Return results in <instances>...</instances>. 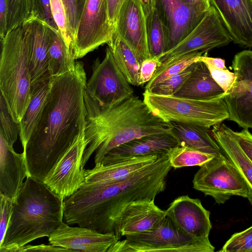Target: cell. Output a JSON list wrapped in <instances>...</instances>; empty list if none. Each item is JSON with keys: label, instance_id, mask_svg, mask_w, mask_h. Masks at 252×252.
<instances>
[{"label": "cell", "instance_id": "cell-21", "mask_svg": "<svg viewBox=\"0 0 252 252\" xmlns=\"http://www.w3.org/2000/svg\"><path fill=\"white\" fill-rule=\"evenodd\" d=\"M30 176L24 153H16L0 134V193L14 201Z\"/></svg>", "mask_w": 252, "mask_h": 252}, {"label": "cell", "instance_id": "cell-31", "mask_svg": "<svg viewBox=\"0 0 252 252\" xmlns=\"http://www.w3.org/2000/svg\"><path fill=\"white\" fill-rule=\"evenodd\" d=\"M146 35L151 57H158L166 51L165 30L156 9L146 16Z\"/></svg>", "mask_w": 252, "mask_h": 252}, {"label": "cell", "instance_id": "cell-33", "mask_svg": "<svg viewBox=\"0 0 252 252\" xmlns=\"http://www.w3.org/2000/svg\"><path fill=\"white\" fill-rule=\"evenodd\" d=\"M195 63L190 64L182 72L159 83L146 92L160 95H173L191 74L194 68Z\"/></svg>", "mask_w": 252, "mask_h": 252}, {"label": "cell", "instance_id": "cell-2", "mask_svg": "<svg viewBox=\"0 0 252 252\" xmlns=\"http://www.w3.org/2000/svg\"><path fill=\"white\" fill-rule=\"evenodd\" d=\"M168 154L116 182L87 184L63 201V218L68 224L101 233H114L116 223L131 202L155 199L165 189L171 169Z\"/></svg>", "mask_w": 252, "mask_h": 252}, {"label": "cell", "instance_id": "cell-35", "mask_svg": "<svg viewBox=\"0 0 252 252\" xmlns=\"http://www.w3.org/2000/svg\"><path fill=\"white\" fill-rule=\"evenodd\" d=\"M0 134L10 146H13L19 135L18 123L13 120L5 100L0 94Z\"/></svg>", "mask_w": 252, "mask_h": 252}, {"label": "cell", "instance_id": "cell-43", "mask_svg": "<svg viewBox=\"0 0 252 252\" xmlns=\"http://www.w3.org/2000/svg\"><path fill=\"white\" fill-rule=\"evenodd\" d=\"M233 136L246 156L252 162V134L248 128L241 131H232Z\"/></svg>", "mask_w": 252, "mask_h": 252}, {"label": "cell", "instance_id": "cell-18", "mask_svg": "<svg viewBox=\"0 0 252 252\" xmlns=\"http://www.w3.org/2000/svg\"><path fill=\"white\" fill-rule=\"evenodd\" d=\"M236 44L252 47V0H210Z\"/></svg>", "mask_w": 252, "mask_h": 252}, {"label": "cell", "instance_id": "cell-29", "mask_svg": "<svg viewBox=\"0 0 252 252\" xmlns=\"http://www.w3.org/2000/svg\"><path fill=\"white\" fill-rule=\"evenodd\" d=\"M108 45L115 62L129 83L140 86L141 63L131 47L115 31Z\"/></svg>", "mask_w": 252, "mask_h": 252}, {"label": "cell", "instance_id": "cell-7", "mask_svg": "<svg viewBox=\"0 0 252 252\" xmlns=\"http://www.w3.org/2000/svg\"><path fill=\"white\" fill-rule=\"evenodd\" d=\"M143 96L151 111L167 123L192 124L210 128L229 118L223 99L199 100L146 92Z\"/></svg>", "mask_w": 252, "mask_h": 252}, {"label": "cell", "instance_id": "cell-24", "mask_svg": "<svg viewBox=\"0 0 252 252\" xmlns=\"http://www.w3.org/2000/svg\"><path fill=\"white\" fill-rule=\"evenodd\" d=\"M212 127L214 138L245 180L248 188L247 198L252 205V162L238 144L230 128L221 123Z\"/></svg>", "mask_w": 252, "mask_h": 252}, {"label": "cell", "instance_id": "cell-37", "mask_svg": "<svg viewBox=\"0 0 252 252\" xmlns=\"http://www.w3.org/2000/svg\"><path fill=\"white\" fill-rule=\"evenodd\" d=\"M219 252H252V226L233 234Z\"/></svg>", "mask_w": 252, "mask_h": 252}, {"label": "cell", "instance_id": "cell-26", "mask_svg": "<svg viewBox=\"0 0 252 252\" xmlns=\"http://www.w3.org/2000/svg\"><path fill=\"white\" fill-rule=\"evenodd\" d=\"M170 123L172 126L171 132L179 146L211 154L216 157L223 154L210 128L192 124Z\"/></svg>", "mask_w": 252, "mask_h": 252}, {"label": "cell", "instance_id": "cell-6", "mask_svg": "<svg viewBox=\"0 0 252 252\" xmlns=\"http://www.w3.org/2000/svg\"><path fill=\"white\" fill-rule=\"evenodd\" d=\"M125 237L106 252H213L215 249L209 238H196L185 233L167 216L150 230Z\"/></svg>", "mask_w": 252, "mask_h": 252}, {"label": "cell", "instance_id": "cell-23", "mask_svg": "<svg viewBox=\"0 0 252 252\" xmlns=\"http://www.w3.org/2000/svg\"><path fill=\"white\" fill-rule=\"evenodd\" d=\"M225 95L224 91L212 77L206 64L199 60L189 77L173 95L199 100H214L223 99Z\"/></svg>", "mask_w": 252, "mask_h": 252}, {"label": "cell", "instance_id": "cell-15", "mask_svg": "<svg viewBox=\"0 0 252 252\" xmlns=\"http://www.w3.org/2000/svg\"><path fill=\"white\" fill-rule=\"evenodd\" d=\"M115 31L132 49L139 62L151 58L147 35L146 16L139 0H126L115 24Z\"/></svg>", "mask_w": 252, "mask_h": 252}, {"label": "cell", "instance_id": "cell-9", "mask_svg": "<svg viewBox=\"0 0 252 252\" xmlns=\"http://www.w3.org/2000/svg\"><path fill=\"white\" fill-rule=\"evenodd\" d=\"M92 69L85 92L99 107L112 106L133 95V90L115 62L109 47L102 62L99 58L94 61Z\"/></svg>", "mask_w": 252, "mask_h": 252}, {"label": "cell", "instance_id": "cell-36", "mask_svg": "<svg viewBox=\"0 0 252 252\" xmlns=\"http://www.w3.org/2000/svg\"><path fill=\"white\" fill-rule=\"evenodd\" d=\"M7 33L28 18L31 11V0H7Z\"/></svg>", "mask_w": 252, "mask_h": 252}, {"label": "cell", "instance_id": "cell-30", "mask_svg": "<svg viewBox=\"0 0 252 252\" xmlns=\"http://www.w3.org/2000/svg\"><path fill=\"white\" fill-rule=\"evenodd\" d=\"M204 53L206 52L195 51L189 53L162 64L146 85L145 92L149 91L159 83L182 72L192 63L198 61L199 57Z\"/></svg>", "mask_w": 252, "mask_h": 252}, {"label": "cell", "instance_id": "cell-25", "mask_svg": "<svg viewBox=\"0 0 252 252\" xmlns=\"http://www.w3.org/2000/svg\"><path fill=\"white\" fill-rule=\"evenodd\" d=\"M161 155L135 157L112 164L97 163L92 169L85 170V183H107L119 182L155 162Z\"/></svg>", "mask_w": 252, "mask_h": 252}, {"label": "cell", "instance_id": "cell-8", "mask_svg": "<svg viewBox=\"0 0 252 252\" xmlns=\"http://www.w3.org/2000/svg\"><path fill=\"white\" fill-rule=\"evenodd\" d=\"M200 167L192 180L195 189L212 196L218 204H224L232 196L247 198L248 188L245 180L224 154Z\"/></svg>", "mask_w": 252, "mask_h": 252}, {"label": "cell", "instance_id": "cell-46", "mask_svg": "<svg viewBox=\"0 0 252 252\" xmlns=\"http://www.w3.org/2000/svg\"><path fill=\"white\" fill-rule=\"evenodd\" d=\"M8 7L7 0H0V39L7 33Z\"/></svg>", "mask_w": 252, "mask_h": 252}, {"label": "cell", "instance_id": "cell-19", "mask_svg": "<svg viewBox=\"0 0 252 252\" xmlns=\"http://www.w3.org/2000/svg\"><path fill=\"white\" fill-rule=\"evenodd\" d=\"M178 146L171 132L147 135L111 150L104 156L101 163L107 165L135 157L168 154L171 149Z\"/></svg>", "mask_w": 252, "mask_h": 252}, {"label": "cell", "instance_id": "cell-22", "mask_svg": "<svg viewBox=\"0 0 252 252\" xmlns=\"http://www.w3.org/2000/svg\"><path fill=\"white\" fill-rule=\"evenodd\" d=\"M26 20L30 29L29 69L32 84L52 78L48 61V35L46 23L44 21L32 15Z\"/></svg>", "mask_w": 252, "mask_h": 252}, {"label": "cell", "instance_id": "cell-13", "mask_svg": "<svg viewBox=\"0 0 252 252\" xmlns=\"http://www.w3.org/2000/svg\"><path fill=\"white\" fill-rule=\"evenodd\" d=\"M88 145L85 131L56 162L43 182L54 193L65 199L76 192L85 181L82 162Z\"/></svg>", "mask_w": 252, "mask_h": 252}, {"label": "cell", "instance_id": "cell-34", "mask_svg": "<svg viewBox=\"0 0 252 252\" xmlns=\"http://www.w3.org/2000/svg\"><path fill=\"white\" fill-rule=\"evenodd\" d=\"M50 4L54 21L72 54L74 36L69 23L63 2L62 0H50Z\"/></svg>", "mask_w": 252, "mask_h": 252}, {"label": "cell", "instance_id": "cell-11", "mask_svg": "<svg viewBox=\"0 0 252 252\" xmlns=\"http://www.w3.org/2000/svg\"><path fill=\"white\" fill-rule=\"evenodd\" d=\"M232 67L235 79L223 98L228 119L243 128H252V50L236 54Z\"/></svg>", "mask_w": 252, "mask_h": 252}, {"label": "cell", "instance_id": "cell-50", "mask_svg": "<svg viewBox=\"0 0 252 252\" xmlns=\"http://www.w3.org/2000/svg\"><path fill=\"white\" fill-rule=\"evenodd\" d=\"M63 2L64 1V0H62Z\"/></svg>", "mask_w": 252, "mask_h": 252}, {"label": "cell", "instance_id": "cell-28", "mask_svg": "<svg viewBox=\"0 0 252 252\" xmlns=\"http://www.w3.org/2000/svg\"><path fill=\"white\" fill-rule=\"evenodd\" d=\"M48 35V61L52 78L72 70L76 62L71 51L59 31L46 24Z\"/></svg>", "mask_w": 252, "mask_h": 252}, {"label": "cell", "instance_id": "cell-47", "mask_svg": "<svg viewBox=\"0 0 252 252\" xmlns=\"http://www.w3.org/2000/svg\"><path fill=\"white\" fill-rule=\"evenodd\" d=\"M207 53L199 57V60L203 62L206 64H209L220 69H227L225 65V61L220 58H214L208 57Z\"/></svg>", "mask_w": 252, "mask_h": 252}, {"label": "cell", "instance_id": "cell-39", "mask_svg": "<svg viewBox=\"0 0 252 252\" xmlns=\"http://www.w3.org/2000/svg\"><path fill=\"white\" fill-rule=\"evenodd\" d=\"M86 0H64V4L67 17L74 36Z\"/></svg>", "mask_w": 252, "mask_h": 252}, {"label": "cell", "instance_id": "cell-14", "mask_svg": "<svg viewBox=\"0 0 252 252\" xmlns=\"http://www.w3.org/2000/svg\"><path fill=\"white\" fill-rule=\"evenodd\" d=\"M155 8L166 34L165 52L187 36L208 10L187 4L182 0H155Z\"/></svg>", "mask_w": 252, "mask_h": 252}, {"label": "cell", "instance_id": "cell-20", "mask_svg": "<svg viewBox=\"0 0 252 252\" xmlns=\"http://www.w3.org/2000/svg\"><path fill=\"white\" fill-rule=\"evenodd\" d=\"M165 216V210L155 204V199L133 201L123 211L116 223L114 233L117 240L150 230Z\"/></svg>", "mask_w": 252, "mask_h": 252}, {"label": "cell", "instance_id": "cell-38", "mask_svg": "<svg viewBox=\"0 0 252 252\" xmlns=\"http://www.w3.org/2000/svg\"><path fill=\"white\" fill-rule=\"evenodd\" d=\"M30 15L40 19L59 31L52 15L50 0H31Z\"/></svg>", "mask_w": 252, "mask_h": 252}, {"label": "cell", "instance_id": "cell-12", "mask_svg": "<svg viewBox=\"0 0 252 252\" xmlns=\"http://www.w3.org/2000/svg\"><path fill=\"white\" fill-rule=\"evenodd\" d=\"M232 39L215 8L211 5L197 26L182 41L159 57L162 64L184 54L195 51L207 52L225 46Z\"/></svg>", "mask_w": 252, "mask_h": 252}, {"label": "cell", "instance_id": "cell-10", "mask_svg": "<svg viewBox=\"0 0 252 252\" xmlns=\"http://www.w3.org/2000/svg\"><path fill=\"white\" fill-rule=\"evenodd\" d=\"M114 31L109 21L106 0H86L75 34L74 58H81L108 44Z\"/></svg>", "mask_w": 252, "mask_h": 252}, {"label": "cell", "instance_id": "cell-5", "mask_svg": "<svg viewBox=\"0 0 252 252\" xmlns=\"http://www.w3.org/2000/svg\"><path fill=\"white\" fill-rule=\"evenodd\" d=\"M0 40V94L13 120L19 123L31 99L29 22L25 20Z\"/></svg>", "mask_w": 252, "mask_h": 252}, {"label": "cell", "instance_id": "cell-40", "mask_svg": "<svg viewBox=\"0 0 252 252\" xmlns=\"http://www.w3.org/2000/svg\"><path fill=\"white\" fill-rule=\"evenodd\" d=\"M0 245L4 239L12 216L13 200L11 198L0 193Z\"/></svg>", "mask_w": 252, "mask_h": 252}, {"label": "cell", "instance_id": "cell-4", "mask_svg": "<svg viewBox=\"0 0 252 252\" xmlns=\"http://www.w3.org/2000/svg\"><path fill=\"white\" fill-rule=\"evenodd\" d=\"M63 201L43 182L27 177L13 201L0 252H15L37 239L49 237L63 221Z\"/></svg>", "mask_w": 252, "mask_h": 252}, {"label": "cell", "instance_id": "cell-41", "mask_svg": "<svg viewBox=\"0 0 252 252\" xmlns=\"http://www.w3.org/2000/svg\"><path fill=\"white\" fill-rule=\"evenodd\" d=\"M206 65L214 80L226 94L234 82L235 79L234 73L227 69H220L209 64H206Z\"/></svg>", "mask_w": 252, "mask_h": 252}, {"label": "cell", "instance_id": "cell-27", "mask_svg": "<svg viewBox=\"0 0 252 252\" xmlns=\"http://www.w3.org/2000/svg\"><path fill=\"white\" fill-rule=\"evenodd\" d=\"M52 78L36 81L32 84L31 99L25 114L18 123L19 136L25 150L29 139L42 112L50 92Z\"/></svg>", "mask_w": 252, "mask_h": 252}, {"label": "cell", "instance_id": "cell-42", "mask_svg": "<svg viewBox=\"0 0 252 252\" xmlns=\"http://www.w3.org/2000/svg\"><path fill=\"white\" fill-rule=\"evenodd\" d=\"M161 65V63L158 57H151L144 60L141 63L139 85L148 83Z\"/></svg>", "mask_w": 252, "mask_h": 252}, {"label": "cell", "instance_id": "cell-1", "mask_svg": "<svg viewBox=\"0 0 252 252\" xmlns=\"http://www.w3.org/2000/svg\"><path fill=\"white\" fill-rule=\"evenodd\" d=\"M87 83L83 63L53 77L39 121L23 151L30 176L43 182L49 172L85 131Z\"/></svg>", "mask_w": 252, "mask_h": 252}, {"label": "cell", "instance_id": "cell-45", "mask_svg": "<svg viewBox=\"0 0 252 252\" xmlns=\"http://www.w3.org/2000/svg\"><path fill=\"white\" fill-rule=\"evenodd\" d=\"M126 0H106L110 22L115 28L119 11Z\"/></svg>", "mask_w": 252, "mask_h": 252}, {"label": "cell", "instance_id": "cell-44", "mask_svg": "<svg viewBox=\"0 0 252 252\" xmlns=\"http://www.w3.org/2000/svg\"><path fill=\"white\" fill-rule=\"evenodd\" d=\"M71 252L70 250L64 248L51 245L40 244L38 245H26L18 249L15 252Z\"/></svg>", "mask_w": 252, "mask_h": 252}, {"label": "cell", "instance_id": "cell-16", "mask_svg": "<svg viewBox=\"0 0 252 252\" xmlns=\"http://www.w3.org/2000/svg\"><path fill=\"white\" fill-rule=\"evenodd\" d=\"M48 238L50 244L71 252H106L117 241L114 233H101L79 226L72 227L63 221Z\"/></svg>", "mask_w": 252, "mask_h": 252}, {"label": "cell", "instance_id": "cell-3", "mask_svg": "<svg viewBox=\"0 0 252 252\" xmlns=\"http://www.w3.org/2000/svg\"><path fill=\"white\" fill-rule=\"evenodd\" d=\"M84 100L87 111L85 138L88 145L82 158L84 168L95 151V164L101 163L109 151L123 144L171 131L170 123L154 115L143 100L134 94L107 108L99 107L85 92Z\"/></svg>", "mask_w": 252, "mask_h": 252}, {"label": "cell", "instance_id": "cell-17", "mask_svg": "<svg viewBox=\"0 0 252 252\" xmlns=\"http://www.w3.org/2000/svg\"><path fill=\"white\" fill-rule=\"evenodd\" d=\"M165 214L185 233L196 238H209L212 229L210 213L198 198L180 196L170 203Z\"/></svg>", "mask_w": 252, "mask_h": 252}, {"label": "cell", "instance_id": "cell-49", "mask_svg": "<svg viewBox=\"0 0 252 252\" xmlns=\"http://www.w3.org/2000/svg\"><path fill=\"white\" fill-rule=\"evenodd\" d=\"M146 16L155 9V0H139Z\"/></svg>", "mask_w": 252, "mask_h": 252}, {"label": "cell", "instance_id": "cell-32", "mask_svg": "<svg viewBox=\"0 0 252 252\" xmlns=\"http://www.w3.org/2000/svg\"><path fill=\"white\" fill-rule=\"evenodd\" d=\"M168 155L171 167L175 169L188 166H201L216 157L211 154L180 146L171 149Z\"/></svg>", "mask_w": 252, "mask_h": 252}, {"label": "cell", "instance_id": "cell-48", "mask_svg": "<svg viewBox=\"0 0 252 252\" xmlns=\"http://www.w3.org/2000/svg\"><path fill=\"white\" fill-rule=\"evenodd\" d=\"M184 2L196 6L205 10H208L211 6L210 0H182Z\"/></svg>", "mask_w": 252, "mask_h": 252}]
</instances>
